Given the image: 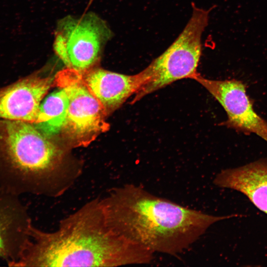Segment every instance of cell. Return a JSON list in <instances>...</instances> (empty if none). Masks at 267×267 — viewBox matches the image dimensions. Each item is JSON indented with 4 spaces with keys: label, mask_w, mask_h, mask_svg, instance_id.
Segmentation results:
<instances>
[{
    "label": "cell",
    "mask_w": 267,
    "mask_h": 267,
    "mask_svg": "<svg viewBox=\"0 0 267 267\" xmlns=\"http://www.w3.org/2000/svg\"><path fill=\"white\" fill-rule=\"evenodd\" d=\"M31 236L14 267H117L148 264L154 258V253L110 228L98 198L61 220L53 231L33 225Z\"/></svg>",
    "instance_id": "6da1fadb"
},
{
    "label": "cell",
    "mask_w": 267,
    "mask_h": 267,
    "mask_svg": "<svg viewBox=\"0 0 267 267\" xmlns=\"http://www.w3.org/2000/svg\"><path fill=\"white\" fill-rule=\"evenodd\" d=\"M100 200L115 232L153 253L171 256L187 250L214 223L236 216L182 206L133 183L112 188Z\"/></svg>",
    "instance_id": "7a4b0ae2"
},
{
    "label": "cell",
    "mask_w": 267,
    "mask_h": 267,
    "mask_svg": "<svg viewBox=\"0 0 267 267\" xmlns=\"http://www.w3.org/2000/svg\"><path fill=\"white\" fill-rule=\"evenodd\" d=\"M81 173V168L33 123L0 120L1 187L19 195L56 198Z\"/></svg>",
    "instance_id": "3957f363"
},
{
    "label": "cell",
    "mask_w": 267,
    "mask_h": 267,
    "mask_svg": "<svg viewBox=\"0 0 267 267\" xmlns=\"http://www.w3.org/2000/svg\"><path fill=\"white\" fill-rule=\"evenodd\" d=\"M211 9L193 4L191 16L181 33L162 54L138 73L140 84L132 103L176 81L192 79L198 73L201 37Z\"/></svg>",
    "instance_id": "277c9868"
},
{
    "label": "cell",
    "mask_w": 267,
    "mask_h": 267,
    "mask_svg": "<svg viewBox=\"0 0 267 267\" xmlns=\"http://www.w3.org/2000/svg\"><path fill=\"white\" fill-rule=\"evenodd\" d=\"M54 78V85L64 89L69 99L66 119L61 133L73 146H86L108 130L105 110L84 84L79 71L66 67Z\"/></svg>",
    "instance_id": "5b68a950"
},
{
    "label": "cell",
    "mask_w": 267,
    "mask_h": 267,
    "mask_svg": "<svg viewBox=\"0 0 267 267\" xmlns=\"http://www.w3.org/2000/svg\"><path fill=\"white\" fill-rule=\"evenodd\" d=\"M110 35L105 22L94 14L66 18L57 27L53 48L67 68L84 71L96 66Z\"/></svg>",
    "instance_id": "8992f818"
},
{
    "label": "cell",
    "mask_w": 267,
    "mask_h": 267,
    "mask_svg": "<svg viewBox=\"0 0 267 267\" xmlns=\"http://www.w3.org/2000/svg\"><path fill=\"white\" fill-rule=\"evenodd\" d=\"M192 79L202 85L221 104L227 114L222 124L246 134H254L267 142V122L254 110L245 85L235 79L213 80L197 73Z\"/></svg>",
    "instance_id": "52a82bcc"
},
{
    "label": "cell",
    "mask_w": 267,
    "mask_h": 267,
    "mask_svg": "<svg viewBox=\"0 0 267 267\" xmlns=\"http://www.w3.org/2000/svg\"><path fill=\"white\" fill-rule=\"evenodd\" d=\"M33 225L20 195L0 186V258L9 267L20 260L31 241Z\"/></svg>",
    "instance_id": "ba28073f"
},
{
    "label": "cell",
    "mask_w": 267,
    "mask_h": 267,
    "mask_svg": "<svg viewBox=\"0 0 267 267\" xmlns=\"http://www.w3.org/2000/svg\"><path fill=\"white\" fill-rule=\"evenodd\" d=\"M54 78L32 75L0 88V120L34 123Z\"/></svg>",
    "instance_id": "9c48e42d"
},
{
    "label": "cell",
    "mask_w": 267,
    "mask_h": 267,
    "mask_svg": "<svg viewBox=\"0 0 267 267\" xmlns=\"http://www.w3.org/2000/svg\"><path fill=\"white\" fill-rule=\"evenodd\" d=\"M79 72L83 82L102 104L107 115L119 108L129 97L134 95L140 84L138 74L124 75L95 66Z\"/></svg>",
    "instance_id": "30bf717a"
},
{
    "label": "cell",
    "mask_w": 267,
    "mask_h": 267,
    "mask_svg": "<svg viewBox=\"0 0 267 267\" xmlns=\"http://www.w3.org/2000/svg\"><path fill=\"white\" fill-rule=\"evenodd\" d=\"M213 183L245 195L260 210L267 214V160H257L222 170Z\"/></svg>",
    "instance_id": "8fae6325"
},
{
    "label": "cell",
    "mask_w": 267,
    "mask_h": 267,
    "mask_svg": "<svg viewBox=\"0 0 267 267\" xmlns=\"http://www.w3.org/2000/svg\"><path fill=\"white\" fill-rule=\"evenodd\" d=\"M68 106L69 99L65 90L58 88L41 103L37 119L33 124L48 137L61 133Z\"/></svg>",
    "instance_id": "7c38bea8"
}]
</instances>
